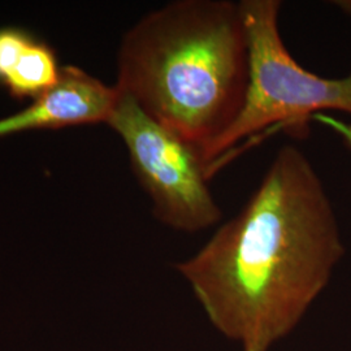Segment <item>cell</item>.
Listing matches in <instances>:
<instances>
[{
  "label": "cell",
  "mask_w": 351,
  "mask_h": 351,
  "mask_svg": "<svg viewBox=\"0 0 351 351\" xmlns=\"http://www.w3.org/2000/svg\"><path fill=\"white\" fill-rule=\"evenodd\" d=\"M120 91L77 66H64L56 85L21 112L0 120V138L39 129L98 124L110 120Z\"/></svg>",
  "instance_id": "obj_5"
},
{
  "label": "cell",
  "mask_w": 351,
  "mask_h": 351,
  "mask_svg": "<svg viewBox=\"0 0 351 351\" xmlns=\"http://www.w3.org/2000/svg\"><path fill=\"white\" fill-rule=\"evenodd\" d=\"M249 82L247 32L230 0L171 1L128 30L117 55L116 88L203 159L237 120Z\"/></svg>",
  "instance_id": "obj_2"
},
{
  "label": "cell",
  "mask_w": 351,
  "mask_h": 351,
  "mask_svg": "<svg viewBox=\"0 0 351 351\" xmlns=\"http://www.w3.org/2000/svg\"><path fill=\"white\" fill-rule=\"evenodd\" d=\"M62 69L47 45L21 29H0V85L14 98H38L58 84Z\"/></svg>",
  "instance_id": "obj_6"
},
{
  "label": "cell",
  "mask_w": 351,
  "mask_h": 351,
  "mask_svg": "<svg viewBox=\"0 0 351 351\" xmlns=\"http://www.w3.org/2000/svg\"><path fill=\"white\" fill-rule=\"evenodd\" d=\"M239 7L249 38L250 82L237 120L204 155L211 178L220 158L242 139L269 128L306 130L324 111L351 116V73L328 78L295 62L278 29L281 1L242 0Z\"/></svg>",
  "instance_id": "obj_3"
},
{
  "label": "cell",
  "mask_w": 351,
  "mask_h": 351,
  "mask_svg": "<svg viewBox=\"0 0 351 351\" xmlns=\"http://www.w3.org/2000/svg\"><path fill=\"white\" fill-rule=\"evenodd\" d=\"M107 124L125 143L133 172L163 226L193 234L221 220L199 149L154 120L121 91Z\"/></svg>",
  "instance_id": "obj_4"
},
{
  "label": "cell",
  "mask_w": 351,
  "mask_h": 351,
  "mask_svg": "<svg viewBox=\"0 0 351 351\" xmlns=\"http://www.w3.org/2000/svg\"><path fill=\"white\" fill-rule=\"evenodd\" d=\"M314 121L322 124V125L326 126V128H329L330 130H333L341 138V141L343 142V145L351 151V124L336 120L335 117H332V116H329L326 113L315 114Z\"/></svg>",
  "instance_id": "obj_7"
},
{
  "label": "cell",
  "mask_w": 351,
  "mask_h": 351,
  "mask_svg": "<svg viewBox=\"0 0 351 351\" xmlns=\"http://www.w3.org/2000/svg\"><path fill=\"white\" fill-rule=\"evenodd\" d=\"M345 256L339 220L314 165L277 151L234 217L176 271L239 351H272L297 329Z\"/></svg>",
  "instance_id": "obj_1"
}]
</instances>
